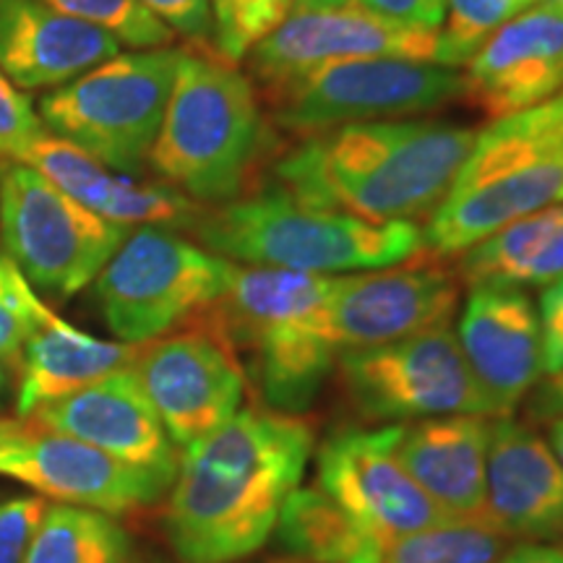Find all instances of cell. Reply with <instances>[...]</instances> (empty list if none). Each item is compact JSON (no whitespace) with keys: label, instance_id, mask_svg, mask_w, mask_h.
<instances>
[{"label":"cell","instance_id":"cell-1","mask_svg":"<svg viewBox=\"0 0 563 563\" xmlns=\"http://www.w3.org/2000/svg\"><path fill=\"white\" fill-rule=\"evenodd\" d=\"M316 449L300 415L253 405L183 449L165 530L183 563H238L262 551Z\"/></svg>","mask_w":563,"mask_h":563},{"label":"cell","instance_id":"cell-2","mask_svg":"<svg viewBox=\"0 0 563 563\" xmlns=\"http://www.w3.org/2000/svg\"><path fill=\"white\" fill-rule=\"evenodd\" d=\"M477 131L441 121H373L302 136L274 183L368 222H428L452 191Z\"/></svg>","mask_w":563,"mask_h":563},{"label":"cell","instance_id":"cell-3","mask_svg":"<svg viewBox=\"0 0 563 563\" xmlns=\"http://www.w3.org/2000/svg\"><path fill=\"white\" fill-rule=\"evenodd\" d=\"M188 230L228 262L327 277L407 264L422 253L420 224L368 222L350 211L316 207L277 183L201 209Z\"/></svg>","mask_w":563,"mask_h":563},{"label":"cell","instance_id":"cell-4","mask_svg":"<svg viewBox=\"0 0 563 563\" xmlns=\"http://www.w3.org/2000/svg\"><path fill=\"white\" fill-rule=\"evenodd\" d=\"M332 285L327 274L232 264L220 300L201 311L232 350L249 355L245 378L251 373L258 405L300 415L319 397L340 357L327 316Z\"/></svg>","mask_w":563,"mask_h":563},{"label":"cell","instance_id":"cell-5","mask_svg":"<svg viewBox=\"0 0 563 563\" xmlns=\"http://www.w3.org/2000/svg\"><path fill=\"white\" fill-rule=\"evenodd\" d=\"M269 146L251 79L220 53L183 47L165 118L150 152L152 170L196 203L241 199Z\"/></svg>","mask_w":563,"mask_h":563},{"label":"cell","instance_id":"cell-6","mask_svg":"<svg viewBox=\"0 0 563 563\" xmlns=\"http://www.w3.org/2000/svg\"><path fill=\"white\" fill-rule=\"evenodd\" d=\"M563 203V95L490 121L441 207L422 230V253L456 258L506 224Z\"/></svg>","mask_w":563,"mask_h":563},{"label":"cell","instance_id":"cell-7","mask_svg":"<svg viewBox=\"0 0 563 563\" xmlns=\"http://www.w3.org/2000/svg\"><path fill=\"white\" fill-rule=\"evenodd\" d=\"M180 53L170 45L118 53L42 97V125L110 170L139 173L165 118Z\"/></svg>","mask_w":563,"mask_h":563},{"label":"cell","instance_id":"cell-8","mask_svg":"<svg viewBox=\"0 0 563 563\" xmlns=\"http://www.w3.org/2000/svg\"><path fill=\"white\" fill-rule=\"evenodd\" d=\"M232 262L178 232L131 228L95 279V295L110 332L121 342L146 344L186 327L220 300Z\"/></svg>","mask_w":563,"mask_h":563},{"label":"cell","instance_id":"cell-9","mask_svg":"<svg viewBox=\"0 0 563 563\" xmlns=\"http://www.w3.org/2000/svg\"><path fill=\"white\" fill-rule=\"evenodd\" d=\"M460 95L456 68L405 58L332 60L266 87L272 123L300 139L428 112Z\"/></svg>","mask_w":563,"mask_h":563},{"label":"cell","instance_id":"cell-10","mask_svg":"<svg viewBox=\"0 0 563 563\" xmlns=\"http://www.w3.org/2000/svg\"><path fill=\"white\" fill-rule=\"evenodd\" d=\"M131 228L84 209L21 162L0 178V238L5 256L34 290L70 298L97 279Z\"/></svg>","mask_w":563,"mask_h":563},{"label":"cell","instance_id":"cell-11","mask_svg":"<svg viewBox=\"0 0 563 563\" xmlns=\"http://www.w3.org/2000/svg\"><path fill=\"white\" fill-rule=\"evenodd\" d=\"M350 405L371 422L488 415L490 405L464 361L452 323L336 357Z\"/></svg>","mask_w":563,"mask_h":563},{"label":"cell","instance_id":"cell-12","mask_svg":"<svg viewBox=\"0 0 563 563\" xmlns=\"http://www.w3.org/2000/svg\"><path fill=\"white\" fill-rule=\"evenodd\" d=\"M131 371L180 449L241 410L249 386L238 352L201 313L186 327L141 344Z\"/></svg>","mask_w":563,"mask_h":563},{"label":"cell","instance_id":"cell-13","mask_svg":"<svg viewBox=\"0 0 563 563\" xmlns=\"http://www.w3.org/2000/svg\"><path fill=\"white\" fill-rule=\"evenodd\" d=\"M0 475L30 485L45 498L102 514H131L157 504L175 477L133 467L89 443L5 420L0 433Z\"/></svg>","mask_w":563,"mask_h":563},{"label":"cell","instance_id":"cell-14","mask_svg":"<svg viewBox=\"0 0 563 563\" xmlns=\"http://www.w3.org/2000/svg\"><path fill=\"white\" fill-rule=\"evenodd\" d=\"M399 435L402 426H342L316 452V488L384 540L426 530L449 517L399 462Z\"/></svg>","mask_w":563,"mask_h":563},{"label":"cell","instance_id":"cell-15","mask_svg":"<svg viewBox=\"0 0 563 563\" xmlns=\"http://www.w3.org/2000/svg\"><path fill=\"white\" fill-rule=\"evenodd\" d=\"M460 279L439 264L384 266L334 277L329 329L336 347L363 350L452 323Z\"/></svg>","mask_w":563,"mask_h":563},{"label":"cell","instance_id":"cell-16","mask_svg":"<svg viewBox=\"0 0 563 563\" xmlns=\"http://www.w3.org/2000/svg\"><path fill=\"white\" fill-rule=\"evenodd\" d=\"M439 32L391 24L350 0L329 11H292L249 53V68L266 87L302 70L350 58L435 60Z\"/></svg>","mask_w":563,"mask_h":563},{"label":"cell","instance_id":"cell-17","mask_svg":"<svg viewBox=\"0 0 563 563\" xmlns=\"http://www.w3.org/2000/svg\"><path fill=\"white\" fill-rule=\"evenodd\" d=\"M454 334L493 418H511L543 378L540 319L530 295L511 285H473Z\"/></svg>","mask_w":563,"mask_h":563},{"label":"cell","instance_id":"cell-18","mask_svg":"<svg viewBox=\"0 0 563 563\" xmlns=\"http://www.w3.org/2000/svg\"><path fill=\"white\" fill-rule=\"evenodd\" d=\"M563 91V11L530 5L464 63L462 97L490 121L538 108Z\"/></svg>","mask_w":563,"mask_h":563},{"label":"cell","instance_id":"cell-19","mask_svg":"<svg viewBox=\"0 0 563 563\" xmlns=\"http://www.w3.org/2000/svg\"><path fill=\"white\" fill-rule=\"evenodd\" d=\"M30 420L45 431L89 443L133 467L157 470L173 477L178 473L180 456L175 452V443L131 365L68 397L42 405L30 415Z\"/></svg>","mask_w":563,"mask_h":563},{"label":"cell","instance_id":"cell-20","mask_svg":"<svg viewBox=\"0 0 563 563\" xmlns=\"http://www.w3.org/2000/svg\"><path fill=\"white\" fill-rule=\"evenodd\" d=\"M485 517L511 540L563 534V464L543 435L514 418H493Z\"/></svg>","mask_w":563,"mask_h":563},{"label":"cell","instance_id":"cell-21","mask_svg":"<svg viewBox=\"0 0 563 563\" xmlns=\"http://www.w3.org/2000/svg\"><path fill=\"white\" fill-rule=\"evenodd\" d=\"M19 162L37 170L84 209L123 228H191L201 214L199 203L167 183H141L131 175L110 170L79 146L47 131L21 154Z\"/></svg>","mask_w":563,"mask_h":563},{"label":"cell","instance_id":"cell-22","mask_svg":"<svg viewBox=\"0 0 563 563\" xmlns=\"http://www.w3.org/2000/svg\"><path fill=\"white\" fill-rule=\"evenodd\" d=\"M123 53L110 32L42 0H0V68L21 91L58 89Z\"/></svg>","mask_w":563,"mask_h":563},{"label":"cell","instance_id":"cell-23","mask_svg":"<svg viewBox=\"0 0 563 563\" xmlns=\"http://www.w3.org/2000/svg\"><path fill=\"white\" fill-rule=\"evenodd\" d=\"M493 420L488 415H446L402 422L397 456L426 496L449 517H485Z\"/></svg>","mask_w":563,"mask_h":563},{"label":"cell","instance_id":"cell-24","mask_svg":"<svg viewBox=\"0 0 563 563\" xmlns=\"http://www.w3.org/2000/svg\"><path fill=\"white\" fill-rule=\"evenodd\" d=\"M139 347L141 344L97 340L51 311L21 352L19 418H30L42 405L129 368L136 361Z\"/></svg>","mask_w":563,"mask_h":563},{"label":"cell","instance_id":"cell-25","mask_svg":"<svg viewBox=\"0 0 563 563\" xmlns=\"http://www.w3.org/2000/svg\"><path fill=\"white\" fill-rule=\"evenodd\" d=\"M454 274L470 287L551 285L563 274V203L506 224L460 253Z\"/></svg>","mask_w":563,"mask_h":563},{"label":"cell","instance_id":"cell-26","mask_svg":"<svg viewBox=\"0 0 563 563\" xmlns=\"http://www.w3.org/2000/svg\"><path fill=\"white\" fill-rule=\"evenodd\" d=\"M272 534L295 563H378L386 543L316 485L287 498Z\"/></svg>","mask_w":563,"mask_h":563},{"label":"cell","instance_id":"cell-27","mask_svg":"<svg viewBox=\"0 0 563 563\" xmlns=\"http://www.w3.org/2000/svg\"><path fill=\"white\" fill-rule=\"evenodd\" d=\"M131 538L110 514L47 506L24 563H129Z\"/></svg>","mask_w":563,"mask_h":563},{"label":"cell","instance_id":"cell-28","mask_svg":"<svg viewBox=\"0 0 563 563\" xmlns=\"http://www.w3.org/2000/svg\"><path fill=\"white\" fill-rule=\"evenodd\" d=\"M511 538L488 517H446L426 530L389 538L378 563H496Z\"/></svg>","mask_w":563,"mask_h":563},{"label":"cell","instance_id":"cell-29","mask_svg":"<svg viewBox=\"0 0 563 563\" xmlns=\"http://www.w3.org/2000/svg\"><path fill=\"white\" fill-rule=\"evenodd\" d=\"M519 11H525L522 0H446L433 63L446 68L464 66Z\"/></svg>","mask_w":563,"mask_h":563},{"label":"cell","instance_id":"cell-30","mask_svg":"<svg viewBox=\"0 0 563 563\" xmlns=\"http://www.w3.org/2000/svg\"><path fill=\"white\" fill-rule=\"evenodd\" d=\"M211 37L224 60L241 63L295 11V0H209Z\"/></svg>","mask_w":563,"mask_h":563},{"label":"cell","instance_id":"cell-31","mask_svg":"<svg viewBox=\"0 0 563 563\" xmlns=\"http://www.w3.org/2000/svg\"><path fill=\"white\" fill-rule=\"evenodd\" d=\"M42 3L66 16L100 26L131 51H154V47H167L175 40L170 26L146 11L141 0H42Z\"/></svg>","mask_w":563,"mask_h":563},{"label":"cell","instance_id":"cell-32","mask_svg":"<svg viewBox=\"0 0 563 563\" xmlns=\"http://www.w3.org/2000/svg\"><path fill=\"white\" fill-rule=\"evenodd\" d=\"M51 308L40 300L19 266L0 253V361L19 365L21 352Z\"/></svg>","mask_w":563,"mask_h":563},{"label":"cell","instance_id":"cell-33","mask_svg":"<svg viewBox=\"0 0 563 563\" xmlns=\"http://www.w3.org/2000/svg\"><path fill=\"white\" fill-rule=\"evenodd\" d=\"M42 133L45 125L26 91H21L0 68V159L19 162Z\"/></svg>","mask_w":563,"mask_h":563},{"label":"cell","instance_id":"cell-34","mask_svg":"<svg viewBox=\"0 0 563 563\" xmlns=\"http://www.w3.org/2000/svg\"><path fill=\"white\" fill-rule=\"evenodd\" d=\"M45 511V496H11L0 501V563L26 561Z\"/></svg>","mask_w":563,"mask_h":563},{"label":"cell","instance_id":"cell-35","mask_svg":"<svg viewBox=\"0 0 563 563\" xmlns=\"http://www.w3.org/2000/svg\"><path fill=\"white\" fill-rule=\"evenodd\" d=\"M540 344H543V376L563 368V274L543 287L538 306Z\"/></svg>","mask_w":563,"mask_h":563},{"label":"cell","instance_id":"cell-36","mask_svg":"<svg viewBox=\"0 0 563 563\" xmlns=\"http://www.w3.org/2000/svg\"><path fill=\"white\" fill-rule=\"evenodd\" d=\"M173 34L203 42L211 37V3L209 0H141Z\"/></svg>","mask_w":563,"mask_h":563},{"label":"cell","instance_id":"cell-37","mask_svg":"<svg viewBox=\"0 0 563 563\" xmlns=\"http://www.w3.org/2000/svg\"><path fill=\"white\" fill-rule=\"evenodd\" d=\"M391 24L410 26V30L439 32L446 0H355Z\"/></svg>","mask_w":563,"mask_h":563},{"label":"cell","instance_id":"cell-38","mask_svg":"<svg viewBox=\"0 0 563 563\" xmlns=\"http://www.w3.org/2000/svg\"><path fill=\"white\" fill-rule=\"evenodd\" d=\"M530 415L543 422L551 418H563V368L545 376L543 382L534 386L530 397Z\"/></svg>","mask_w":563,"mask_h":563},{"label":"cell","instance_id":"cell-39","mask_svg":"<svg viewBox=\"0 0 563 563\" xmlns=\"http://www.w3.org/2000/svg\"><path fill=\"white\" fill-rule=\"evenodd\" d=\"M496 563H563V548L545 543H525L509 548Z\"/></svg>","mask_w":563,"mask_h":563},{"label":"cell","instance_id":"cell-40","mask_svg":"<svg viewBox=\"0 0 563 563\" xmlns=\"http://www.w3.org/2000/svg\"><path fill=\"white\" fill-rule=\"evenodd\" d=\"M545 435H548V443H551V449L559 456V462L563 464V418H551L545 420Z\"/></svg>","mask_w":563,"mask_h":563},{"label":"cell","instance_id":"cell-41","mask_svg":"<svg viewBox=\"0 0 563 563\" xmlns=\"http://www.w3.org/2000/svg\"><path fill=\"white\" fill-rule=\"evenodd\" d=\"M350 0H295V11H329L340 9Z\"/></svg>","mask_w":563,"mask_h":563},{"label":"cell","instance_id":"cell-42","mask_svg":"<svg viewBox=\"0 0 563 563\" xmlns=\"http://www.w3.org/2000/svg\"><path fill=\"white\" fill-rule=\"evenodd\" d=\"M525 9H530V5H553V9L563 11V0H522Z\"/></svg>","mask_w":563,"mask_h":563},{"label":"cell","instance_id":"cell-43","mask_svg":"<svg viewBox=\"0 0 563 563\" xmlns=\"http://www.w3.org/2000/svg\"><path fill=\"white\" fill-rule=\"evenodd\" d=\"M3 386H5V368L0 365V391H3Z\"/></svg>","mask_w":563,"mask_h":563},{"label":"cell","instance_id":"cell-44","mask_svg":"<svg viewBox=\"0 0 563 563\" xmlns=\"http://www.w3.org/2000/svg\"><path fill=\"white\" fill-rule=\"evenodd\" d=\"M3 170H5V167H3V159H0V178H3Z\"/></svg>","mask_w":563,"mask_h":563},{"label":"cell","instance_id":"cell-45","mask_svg":"<svg viewBox=\"0 0 563 563\" xmlns=\"http://www.w3.org/2000/svg\"><path fill=\"white\" fill-rule=\"evenodd\" d=\"M3 426H5V420H0V433H3Z\"/></svg>","mask_w":563,"mask_h":563},{"label":"cell","instance_id":"cell-46","mask_svg":"<svg viewBox=\"0 0 563 563\" xmlns=\"http://www.w3.org/2000/svg\"><path fill=\"white\" fill-rule=\"evenodd\" d=\"M561 95H563V91H561Z\"/></svg>","mask_w":563,"mask_h":563}]
</instances>
